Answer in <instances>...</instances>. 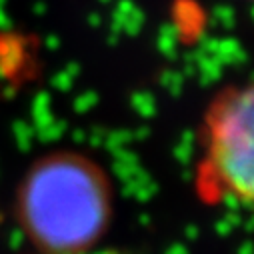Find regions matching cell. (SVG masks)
<instances>
[{
	"instance_id": "3957f363",
	"label": "cell",
	"mask_w": 254,
	"mask_h": 254,
	"mask_svg": "<svg viewBox=\"0 0 254 254\" xmlns=\"http://www.w3.org/2000/svg\"><path fill=\"white\" fill-rule=\"evenodd\" d=\"M250 2H254V0H250Z\"/></svg>"
},
{
	"instance_id": "6da1fadb",
	"label": "cell",
	"mask_w": 254,
	"mask_h": 254,
	"mask_svg": "<svg viewBox=\"0 0 254 254\" xmlns=\"http://www.w3.org/2000/svg\"><path fill=\"white\" fill-rule=\"evenodd\" d=\"M112 184L92 158L56 152L38 158L20 180L16 220L40 254H86L112 218Z\"/></svg>"
},
{
	"instance_id": "7a4b0ae2",
	"label": "cell",
	"mask_w": 254,
	"mask_h": 254,
	"mask_svg": "<svg viewBox=\"0 0 254 254\" xmlns=\"http://www.w3.org/2000/svg\"><path fill=\"white\" fill-rule=\"evenodd\" d=\"M198 138V192L212 204L254 210V80L212 98Z\"/></svg>"
}]
</instances>
